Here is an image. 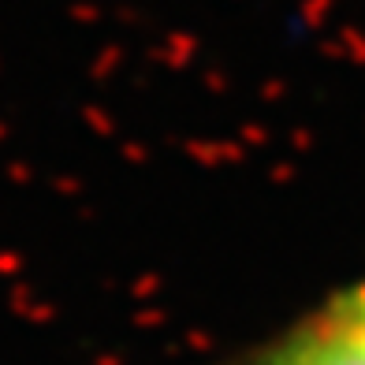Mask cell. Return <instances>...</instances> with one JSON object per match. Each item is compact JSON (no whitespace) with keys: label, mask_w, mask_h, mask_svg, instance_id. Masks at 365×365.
<instances>
[{"label":"cell","mask_w":365,"mask_h":365,"mask_svg":"<svg viewBox=\"0 0 365 365\" xmlns=\"http://www.w3.org/2000/svg\"><path fill=\"white\" fill-rule=\"evenodd\" d=\"M231 365H365V272L324 291Z\"/></svg>","instance_id":"1"}]
</instances>
